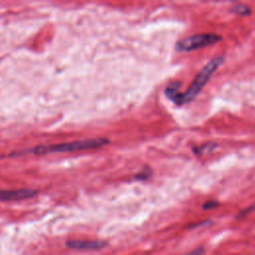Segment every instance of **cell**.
Wrapping results in <instances>:
<instances>
[{"label":"cell","instance_id":"cell-1","mask_svg":"<svg viewBox=\"0 0 255 255\" xmlns=\"http://www.w3.org/2000/svg\"><path fill=\"white\" fill-rule=\"evenodd\" d=\"M110 140L106 137H95L81 140H74L70 142H62L58 144L46 145L40 144L32 148L29 152L36 155L50 154V153H63V152H74L86 149H95L107 145Z\"/></svg>","mask_w":255,"mask_h":255},{"label":"cell","instance_id":"cell-2","mask_svg":"<svg viewBox=\"0 0 255 255\" xmlns=\"http://www.w3.org/2000/svg\"><path fill=\"white\" fill-rule=\"evenodd\" d=\"M223 62H224V58L222 56L215 57L212 60H210L198 72V74L193 79L192 83L189 85L188 89L185 92L180 93L178 95L174 104H176L178 106H182V105L190 103L193 99H195L196 96L201 92L203 87L207 84V82L209 81L211 76L214 74V72L217 70V68L219 66H221V64Z\"/></svg>","mask_w":255,"mask_h":255},{"label":"cell","instance_id":"cell-3","mask_svg":"<svg viewBox=\"0 0 255 255\" xmlns=\"http://www.w3.org/2000/svg\"><path fill=\"white\" fill-rule=\"evenodd\" d=\"M221 40V36L215 33H204L191 35L177 41L175 45L176 51L179 52H190L197 50L212 44H215Z\"/></svg>","mask_w":255,"mask_h":255},{"label":"cell","instance_id":"cell-4","mask_svg":"<svg viewBox=\"0 0 255 255\" xmlns=\"http://www.w3.org/2000/svg\"><path fill=\"white\" fill-rule=\"evenodd\" d=\"M38 194V190L31 188H23L16 190L0 189V201H19L34 197Z\"/></svg>","mask_w":255,"mask_h":255},{"label":"cell","instance_id":"cell-5","mask_svg":"<svg viewBox=\"0 0 255 255\" xmlns=\"http://www.w3.org/2000/svg\"><path fill=\"white\" fill-rule=\"evenodd\" d=\"M65 245L74 250H99L107 246V242L101 240H84V239H73L66 241Z\"/></svg>","mask_w":255,"mask_h":255},{"label":"cell","instance_id":"cell-6","mask_svg":"<svg viewBox=\"0 0 255 255\" xmlns=\"http://www.w3.org/2000/svg\"><path fill=\"white\" fill-rule=\"evenodd\" d=\"M179 87H180V83H178V82H173V83H170V84L166 87V89H165V95H166V97H167L169 100H171L173 103L176 101L178 95L180 94L179 91H178Z\"/></svg>","mask_w":255,"mask_h":255},{"label":"cell","instance_id":"cell-7","mask_svg":"<svg viewBox=\"0 0 255 255\" xmlns=\"http://www.w3.org/2000/svg\"><path fill=\"white\" fill-rule=\"evenodd\" d=\"M230 10L234 14H237L240 16H246L251 13V9L249 8V6H247L245 4H236L235 6L231 7Z\"/></svg>","mask_w":255,"mask_h":255},{"label":"cell","instance_id":"cell-8","mask_svg":"<svg viewBox=\"0 0 255 255\" xmlns=\"http://www.w3.org/2000/svg\"><path fill=\"white\" fill-rule=\"evenodd\" d=\"M216 147V144L214 143H205L204 145H201L199 148H196V151L194 152H197V153H200V154H205L207 152H210L213 150V148Z\"/></svg>","mask_w":255,"mask_h":255},{"label":"cell","instance_id":"cell-9","mask_svg":"<svg viewBox=\"0 0 255 255\" xmlns=\"http://www.w3.org/2000/svg\"><path fill=\"white\" fill-rule=\"evenodd\" d=\"M254 210H255V202H254L252 205H250V206H248L247 208H245L244 210L240 211V212H239V214L237 215V218H240V217L246 216L247 214H249L250 212H253Z\"/></svg>","mask_w":255,"mask_h":255},{"label":"cell","instance_id":"cell-10","mask_svg":"<svg viewBox=\"0 0 255 255\" xmlns=\"http://www.w3.org/2000/svg\"><path fill=\"white\" fill-rule=\"evenodd\" d=\"M218 204L219 203L217 201H215V200H208V201H206L205 203L202 204V208L203 209H211V208L216 207Z\"/></svg>","mask_w":255,"mask_h":255},{"label":"cell","instance_id":"cell-11","mask_svg":"<svg viewBox=\"0 0 255 255\" xmlns=\"http://www.w3.org/2000/svg\"><path fill=\"white\" fill-rule=\"evenodd\" d=\"M204 252L203 248H196L188 253H185V254H182V255H202V253Z\"/></svg>","mask_w":255,"mask_h":255}]
</instances>
